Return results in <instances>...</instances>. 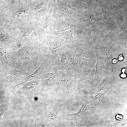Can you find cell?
<instances>
[{
    "mask_svg": "<svg viewBox=\"0 0 127 127\" xmlns=\"http://www.w3.org/2000/svg\"><path fill=\"white\" fill-rule=\"evenodd\" d=\"M11 20L8 28H14L36 22L38 19L28 6L23 5L13 10L8 15Z\"/></svg>",
    "mask_w": 127,
    "mask_h": 127,
    "instance_id": "6da1fadb",
    "label": "cell"
},
{
    "mask_svg": "<svg viewBox=\"0 0 127 127\" xmlns=\"http://www.w3.org/2000/svg\"><path fill=\"white\" fill-rule=\"evenodd\" d=\"M68 102L65 100L50 98L44 105L42 116L49 127L58 121L57 116L59 111Z\"/></svg>",
    "mask_w": 127,
    "mask_h": 127,
    "instance_id": "7a4b0ae2",
    "label": "cell"
},
{
    "mask_svg": "<svg viewBox=\"0 0 127 127\" xmlns=\"http://www.w3.org/2000/svg\"><path fill=\"white\" fill-rule=\"evenodd\" d=\"M18 59L34 71L38 67L36 64L38 52L35 48L29 37L25 45L21 48L14 50Z\"/></svg>",
    "mask_w": 127,
    "mask_h": 127,
    "instance_id": "3957f363",
    "label": "cell"
},
{
    "mask_svg": "<svg viewBox=\"0 0 127 127\" xmlns=\"http://www.w3.org/2000/svg\"><path fill=\"white\" fill-rule=\"evenodd\" d=\"M82 105L79 111L75 114H66L64 117L67 119L75 121L76 127H81L88 124L95 117V106L91 107L82 100Z\"/></svg>",
    "mask_w": 127,
    "mask_h": 127,
    "instance_id": "277c9868",
    "label": "cell"
},
{
    "mask_svg": "<svg viewBox=\"0 0 127 127\" xmlns=\"http://www.w3.org/2000/svg\"><path fill=\"white\" fill-rule=\"evenodd\" d=\"M43 63L44 69L40 79V88L45 90L46 92L51 94L62 87L55 72L54 68L51 66H47Z\"/></svg>",
    "mask_w": 127,
    "mask_h": 127,
    "instance_id": "5b68a950",
    "label": "cell"
},
{
    "mask_svg": "<svg viewBox=\"0 0 127 127\" xmlns=\"http://www.w3.org/2000/svg\"><path fill=\"white\" fill-rule=\"evenodd\" d=\"M17 59L14 50L0 41V68L8 75L14 69Z\"/></svg>",
    "mask_w": 127,
    "mask_h": 127,
    "instance_id": "8992f818",
    "label": "cell"
},
{
    "mask_svg": "<svg viewBox=\"0 0 127 127\" xmlns=\"http://www.w3.org/2000/svg\"><path fill=\"white\" fill-rule=\"evenodd\" d=\"M92 48L97 56L104 60L105 61H109L127 52V47L116 43H110L104 47Z\"/></svg>",
    "mask_w": 127,
    "mask_h": 127,
    "instance_id": "52a82bcc",
    "label": "cell"
},
{
    "mask_svg": "<svg viewBox=\"0 0 127 127\" xmlns=\"http://www.w3.org/2000/svg\"><path fill=\"white\" fill-rule=\"evenodd\" d=\"M54 70L62 88H65L67 92L72 94L77 86L80 77L79 75L69 72L60 71L55 68Z\"/></svg>",
    "mask_w": 127,
    "mask_h": 127,
    "instance_id": "ba28073f",
    "label": "cell"
},
{
    "mask_svg": "<svg viewBox=\"0 0 127 127\" xmlns=\"http://www.w3.org/2000/svg\"><path fill=\"white\" fill-rule=\"evenodd\" d=\"M90 81L80 77L77 87L71 96L65 98L68 103L76 100L88 102L89 97L93 93L90 88Z\"/></svg>",
    "mask_w": 127,
    "mask_h": 127,
    "instance_id": "9c48e42d",
    "label": "cell"
},
{
    "mask_svg": "<svg viewBox=\"0 0 127 127\" xmlns=\"http://www.w3.org/2000/svg\"><path fill=\"white\" fill-rule=\"evenodd\" d=\"M79 71L80 77L91 81L94 77L97 57L86 58L79 56Z\"/></svg>",
    "mask_w": 127,
    "mask_h": 127,
    "instance_id": "30bf717a",
    "label": "cell"
},
{
    "mask_svg": "<svg viewBox=\"0 0 127 127\" xmlns=\"http://www.w3.org/2000/svg\"><path fill=\"white\" fill-rule=\"evenodd\" d=\"M34 71L17 59L15 67L10 74L7 82L10 83H19Z\"/></svg>",
    "mask_w": 127,
    "mask_h": 127,
    "instance_id": "8fae6325",
    "label": "cell"
},
{
    "mask_svg": "<svg viewBox=\"0 0 127 127\" xmlns=\"http://www.w3.org/2000/svg\"><path fill=\"white\" fill-rule=\"evenodd\" d=\"M105 62L104 60L98 56H97L94 77L90 83V85L91 88H94L98 86L104 76L111 73L106 67Z\"/></svg>",
    "mask_w": 127,
    "mask_h": 127,
    "instance_id": "7c38bea8",
    "label": "cell"
},
{
    "mask_svg": "<svg viewBox=\"0 0 127 127\" xmlns=\"http://www.w3.org/2000/svg\"><path fill=\"white\" fill-rule=\"evenodd\" d=\"M120 72L113 70L110 74L103 76L99 84L95 87V92H99L107 89H111L119 82L118 74Z\"/></svg>",
    "mask_w": 127,
    "mask_h": 127,
    "instance_id": "4fadbf2b",
    "label": "cell"
},
{
    "mask_svg": "<svg viewBox=\"0 0 127 127\" xmlns=\"http://www.w3.org/2000/svg\"><path fill=\"white\" fill-rule=\"evenodd\" d=\"M64 50L67 57L69 65L67 72L79 74V55L71 47L65 48L64 49Z\"/></svg>",
    "mask_w": 127,
    "mask_h": 127,
    "instance_id": "5bb4252c",
    "label": "cell"
},
{
    "mask_svg": "<svg viewBox=\"0 0 127 127\" xmlns=\"http://www.w3.org/2000/svg\"><path fill=\"white\" fill-rule=\"evenodd\" d=\"M111 94V89L105 90L103 93L94 92L89 97L87 102L92 103L95 106H103L109 100Z\"/></svg>",
    "mask_w": 127,
    "mask_h": 127,
    "instance_id": "9a60e30c",
    "label": "cell"
},
{
    "mask_svg": "<svg viewBox=\"0 0 127 127\" xmlns=\"http://www.w3.org/2000/svg\"><path fill=\"white\" fill-rule=\"evenodd\" d=\"M51 66L59 71L65 72H67L69 65L64 49L59 52L52 61Z\"/></svg>",
    "mask_w": 127,
    "mask_h": 127,
    "instance_id": "2e32d148",
    "label": "cell"
},
{
    "mask_svg": "<svg viewBox=\"0 0 127 127\" xmlns=\"http://www.w3.org/2000/svg\"><path fill=\"white\" fill-rule=\"evenodd\" d=\"M52 34L60 40L65 48H71L76 42L73 33L69 30L64 32H53Z\"/></svg>",
    "mask_w": 127,
    "mask_h": 127,
    "instance_id": "e0dca14e",
    "label": "cell"
},
{
    "mask_svg": "<svg viewBox=\"0 0 127 127\" xmlns=\"http://www.w3.org/2000/svg\"><path fill=\"white\" fill-rule=\"evenodd\" d=\"M78 55L84 58L90 59L97 57V55L92 48L85 47L76 42L71 47Z\"/></svg>",
    "mask_w": 127,
    "mask_h": 127,
    "instance_id": "ac0fdd59",
    "label": "cell"
},
{
    "mask_svg": "<svg viewBox=\"0 0 127 127\" xmlns=\"http://www.w3.org/2000/svg\"><path fill=\"white\" fill-rule=\"evenodd\" d=\"M0 41L15 50L19 47L17 37H14L0 27Z\"/></svg>",
    "mask_w": 127,
    "mask_h": 127,
    "instance_id": "d6986e66",
    "label": "cell"
},
{
    "mask_svg": "<svg viewBox=\"0 0 127 127\" xmlns=\"http://www.w3.org/2000/svg\"><path fill=\"white\" fill-rule=\"evenodd\" d=\"M52 23V33L60 32L66 31L72 28L76 27L77 25L66 23L61 20L59 17L55 18Z\"/></svg>",
    "mask_w": 127,
    "mask_h": 127,
    "instance_id": "ffe728a7",
    "label": "cell"
},
{
    "mask_svg": "<svg viewBox=\"0 0 127 127\" xmlns=\"http://www.w3.org/2000/svg\"><path fill=\"white\" fill-rule=\"evenodd\" d=\"M39 27L36 22L20 27L18 29L20 31V33L17 37L20 46L24 38L26 36L29 37L32 32Z\"/></svg>",
    "mask_w": 127,
    "mask_h": 127,
    "instance_id": "44dd1931",
    "label": "cell"
},
{
    "mask_svg": "<svg viewBox=\"0 0 127 127\" xmlns=\"http://www.w3.org/2000/svg\"><path fill=\"white\" fill-rule=\"evenodd\" d=\"M44 69L43 64L41 63L39 67L33 73L26 77L20 83L14 86L16 88H19L25 83L32 80L40 79Z\"/></svg>",
    "mask_w": 127,
    "mask_h": 127,
    "instance_id": "7402d4cb",
    "label": "cell"
},
{
    "mask_svg": "<svg viewBox=\"0 0 127 127\" xmlns=\"http://www.w3.org/2000/svg\"><path fill=\"white\" fill-rule=\"evenodd\" d=\"M52 8H50L43 19L44 20V25L43 28L47 35L52 33Z\"/></svg>",
    "mask_w": 127,
    "mask_h": 127,
    "instance_id": "603a6c76",
    "label": "cell"
},
{
    "mask_svg": "<svg viewBox=\"0 0 127 127\" xmlns=\"http://www.w3.org/2000/svg\"><path fill=\"white\" fill-rule=\"evenodd\" d=\"M58 8L59 12L64 17L68 19H72V16L69 11L67 4L61 0L57 1Z\"/></svg>",
    "mask_w": 127,
    "mask_h": 127,
    "instance_id": "cb8c5ba5",
    "label": "cell"
},
{
    "mask_svg": "<svg viewBox=\"0 0 127 127\" xmlns=\"http://www.w3.org/2000/svg\"><path fill=\"white\" fill-rule=\"evenodd\" d=\"M11 20L9 16L7 14L0 12V27L6 29L9 27Z\"/></svg>",
    "mask_w": 127,
    "mask_h": 127,
    "instance_id": "d4e9b609",
    "label": "cell"
},
{
    "mask_svg": "<svg viewBox=\"0 0 127 127\" xmlns=\"http://www.w3.org/2000/svg\"><path fill=\"white\" fill-rule=\"evenodd\" d=\"M36 126L39 127H49L42 116L35 120Z\"/></svg>",
    "mask_w": 127,
    "mask_h": 127,
    "instance_id": "484cf974",
    "label": "cell"
},
{
    "mask_svg": "<svg viewBox=\"0 0 127 127\" xmlns=\"http://www.w3.org/2000/svg\"><path fill=\"white\" fill-rule=\"evenodd\" d=\"M9 107V106L7 104L4 103L0 105V126L3 115Z\"/></svg>",
    "mask_w": 127,
    "mask_h": 127,
    "instance_id": "4316f807",
    "label": "cell"
},
{
    "mask_svg": "<svg viewBox=\"0 0 127 127\" xmlns=\"http://www.w3.org/2000/svg\"><path fill=\"white\" fill-rule=\"evenodd\" d=\"M119 121H107L106 122H104V126L111 127H115L119 123Z\"/></svg>",
    "mask_w": 127,
    "mask_h": 127,
    "instance_id": "83f0119b",
    "label": "cell"
},
{
    "mask_svg": "<svg viewBox=\"0 0 127 127\" xmlns=\"http://www.w3.org/2000/svg\"><path fill=\"white\" fill-rule=\"evenodd\" d=\"M84 17L85 19L86 20V21L89 23H95L96 21V18L92 16H85Z\"/></svg>",
    "mask_w": 127,
    "mask_h": 127,
    "instance_id": "f1b7e54d",
    "label": "cell"
},
{
    "mask_svg": "<svg viewBox=\"0 0 127 127\" xmlns=\"http://www.w3.org/2000/svg\"><path fill=\"white\" fill-rule=\"evenodd\" d=\"M9 77V76L6 75L5 73L3 74L0 72V83L7 82Z\"/></svg>",
    "mask_w": 127,
    "mask_h": 127,
    "instance_id": "f546056e",
    "label": "cell"
},
{
    "mask_svg": "<svg viewBox=\"0 0 127 127\" xmlns=\"http://www.w3.org/2000/svg\"><path fill=\"white\" fill-rule=\"evenodd\" d=\"M3 85L0 84V99H3L5 98V95L4 92L2 89Z\"/></svg>",
    "mask_w": 127,
    "mask_h": 127,
    "instance_id": "4dcf8cb0",
    "label": "cell"
}]
</instances>
